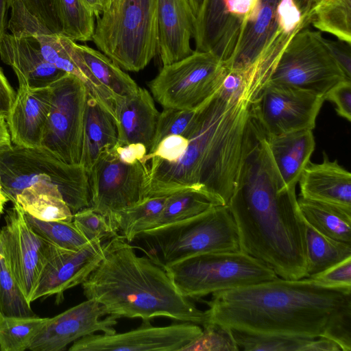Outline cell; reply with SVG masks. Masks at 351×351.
Masks as SVG:
<instances>
[{"mask_svg":"<svg viewBox=\"0 0 351 351\" xmlns=\"http://www.w3.org/2000/svg\"><path fill=\"white\" fill-rule=\"evenodd\" d=\"M159 40L158 52L162 66L179 61L193 50L195 18L188 0H158Z\"/></svg>","mask_w":351,"mask_h":351,"instance_id":"obj_21","label":"cell"},{"mask_svg":"<svg viewBox=\"0 0 351 351\" xmlns=\"http://www.w3.org/2000/svg\"><path fill=\"white\" fill-rule=\"evenodd\" d=\"M226 1L204 0L193 35L195 51H210L223 63L229 60L237 43L230 29Z\"/></svg>","mask_w":351,"mask_h":351,"instance_id":"obj_25","label":"cell"},{"mask_svg":"<svg viewBox=\"0 0 351 351\" xmlns=\"http://www.w3.org/2000/svg\"><path fill=\"white\" fill-rule=\"evenodd\" d=\"M103 250V258L82 286L86 299L98 302L106 315L207 324L206 311L178 291L166 270L138 256L121 236L104 242Z\"/></svg>","mask_w":351,"mask_h":351,"instance_id":"obj_4","label":"cell"},{"mask_svg":"<svg viewBox=\"0 0 351 351\" xmlns=\"http://www.w3.org/2000/svg\"><path fill=\"white\" fill-rule=\"evenodd\" d=\"M145 256L165 267L187 257L239 250L236 225L227 205L139 234L134 240Z\"/></svg>","mask_w":351,"mask_h":351,"instance_id":"obj_6","label":"cell"},{"mask_svg":"<svg viewBox=\"0 0 351 351\" xmlns=\"http://www.w3.org/2000/svg\"><path fill=\"white\" fill-rule=\"evenodd\" d=\"M25 214L29 226L38 234L62 248L78 250L89 241L73 221H43Z\"/></svg>","mask_w":351,"mask_h":351,"instance_id":"obj_36","label":"cell"},{"mask_svg":"<svg viewBox=\"0 0 351 351\" xmlns=\"http://www.w3.org/2000/svg\"><path fill=\"white\" fill-rule=\"evenodd\" d=\"M251 116L249 101L229 100L217 90L199 107L193 126L182 136L188 144L180 157L171 162L149 158L146 197L200 187L227 205L239 174Z\"/></svg>","mask_w":351,"mask_h":351,"instance_id":"obj_3","label":"cell"},{"mask_svg":"<svg viewBox=\"0 0 351 351\" xmlns=\"http://www.w3.org/2000/svg\"><path fill=\"white\" fill-rule=\"evenodd\" d=\"M26 9L47 28L56 34L62 33L59 0H21Z\"/></svg>","mask_w":351,"mask_h":351,"instance_id":"obj_42","label":"cell"},{"mask_svg":"<svg viewBox=\"0 0 351 351\" xmlns=\"http://www.w3.org/2000/svg\"><path fill=\"white\" fill-rule=\"evenodd\" d=\"M341 351L339 346L333 341L318 337L312 339L306 347V351Z\"/></svg>","mask_w":351,"mask_h":351,"instance_id":"obj_49","label":"cell"},{"mask_svg":"<svg viewBox=\"0 0 351 351\" xmlns=\"http://www.w3.org/2000/svg\"><path fill=\"white\" fill-rule=\"evenodd\" d=\"M301 8L309 16L310 12L315 5L321 0H297Z\"/></svg>","mask_w":351,"mask_h":351,"instance_id":"obj_53","label":"cell"},{"mask_svg":"<svg viewBox=\"0 0 351 351\" xmlns=\"http://www.w3.org/2000/svg\"><path fill=\"white\" fill-rule=\"evenodd\" d=\"M324 39L308 27L299 30L283 50L268 82L324 96L337 83L348 79Z\"/></svg>","mask_w":351,"mask_h":351,"instance_id":"obj_10","label":"cell"},{"mask_svg":"<svg viewBox=\"0 0 351 351\" xmlns=\"http://www.w3.org/2000/svg\"><path fill=\"white\" fill-rule=\"evenodd\" d=\"M49 86L51 105L41 147L66 163L80 165L86 88L79 78L69 73Z\"/></svg>","mask_w":351,"mask_h":351,"instance_id":"obj_12","label":"cell"},{"mask_svg":"<svg viewBox=\"0 0 351 351\" xmlns=\"http://www.w3.org/2000/svg\"><path fill=\"white\" fill-rule=\"evenodd\" d=\"M106 313L101 306L92 299L75 305L53 317H48L29 350L32 351H62L80 338L102 332H116L118 317Z\"/></svg>","mask_w":351,"mask_h":351,"instance_id":"obj_16","label":"cell"},{"mask_svg":"<svg viewBox=\"0 0 351 351\" xmlns=\"http://www.w3.org/2000/svg\"><path fill=\"white\" fill-rule=\"evenodd\" d=\"M0 57L17 77L19 86H48L66 73L49 63L31 37L5 34L0 41Z\"/></svg>","mask_w":351,"mask_h":351,"instance_id":"obj_20","label":"cell"},{"mask_svg":"<svg viewBox=\"0 0 351 351\" xmlns=\"http://www.w3.org/2000/svg\"><path fill=\"white\" fill-rule=\"evenodd\" d=\"M104 256L103 243L89 241L78 250L54 245L32 298L56 295V302L61 303L64 292L82 284L99 265Z\"/></svg>","mask_w":351,"mask_h":351,"instance_id":"obj_17","label":"cell"},{"mask_svg":"<svg viewBox=\"0 0 351 351\" xmlns=\"http://www.w3.org/2000/svg\"><path fill=\"white\" fill-rule=\"evenodd\" d=\"M199 107L191 110L163 108V110L159 113L155 133L147 155L152 154L164 138L174 134L184 136L192 127Z\"/></svg>","mask_w":351,"mask_h":351,"instance_id":"obj_39","label":"cell"},{"mask_svg":"<svg viewBox=\"0 0 351 351\" xmlns=\"http://www.w3.org/2000/svg\"><path fill=\"white\" fill-rule=\"evenodd\" d=\"M304 221L322 234L351 243V208L300 197Z\"/></svg>","mask_w":351,"mask_h":351,"instance_id":"obj_28","label":"cell"},{"mask_svg":"<svg viewBox=\"0 0 351 351\" xmlns=\"http://www.w3.org/2000/svg\"><path fill=\"white\" fill-rule=\"evenodd\" d=\"M325 43L337 64L345 75L351 79V47L350 44L341 40L324 39Z\"/></svg>","mask_w":351,"mask_h":351,"instance_id":"obj_46","label":"cell"},{"mask_svg":"<svg viewBox=\"0 0 351 351\" xmlns=\"http://www.w3.org/2000/svg\"><path fill=\"white\" fill-rule=\"evenodd\" d=\"M112 1V0H101L103 7H104V11L109 8Z\"/></svg>","mask_w":351,"mask_h":351,"instance_id":"obj_56","label":"cell"},{"mask_svg":"<svg viewBox=\"0 0 351 351\" xmlns=\"http://www.w3.org/2000/svg\"><path fill=\"white\" fill-rule=\"evenodd\" d=\"M188 1H189V3L190 5L191 9L192 10V12H193L195 18H196L202 8L204 0H188Z\"/></svg>","mask_w":351,"mask_h":351,"instance_id":"obj_54","label":"cell"},{"mask_svg":"<svg viewBox=\"0 0 351 351\" xmlns=\"http://www.w3.org/2000/svg\"><path fill=\"white\" fill-rule=\"evenodd\" d=\"M306 250L305 277L313 278L350 257L351 243L325 236L306 222Z\"/></svg>","mask_w":351,"mask_h":351,"instance_id":"obj_31","label":"cell"},{"mask_svg":"<svg viewBox=\"0 0 351 351\" xmlns=\"http://www.w3.org/2000/svg\"><path fill=\"white\" fill-rule=\"evenodd\" d=\"M239 349L247 351H306L312 339L248 333L231 329Z\"/></svg>","mask_w":351,"mask_h":351,"instance_id":"obj_38","label":"cell"},{"mask_svg":"<svg viewBox=\"0 0 351 351\" xmlns=\"http://www.w3.org/2000/svg\"><path fill=\"white\" fill-rule=\"evenodd\" d=\"M324 96L268 82L251 104L252 114L266 135L315 127Z\"/></svg>","mask_w":351,"mask_h":351,"instance_id":"obj_14","label":"cell"},{"mask_svg":"<svg viewBox=\"0 0 351 351\" xmlns=\"http://www.w3.org/2000/svg\"><path fill=\"white\" fill-rule=\"evenodd\" d=\"M218 205L224 204L203 188L182 189L167 197L163 209L151 229L187 219Z\"/></svg>","mask_w":351,"mask_h":351,"instance_id":"obj_29","label":"cell"},{"mask_svg":"<svg viewBox=\"0 0 351 351\" xmlns=\"http://www.w3.org/2000/svg\"><path fill=\"white\" fill-rule=\"evenodd\" d=\"M265 138L271 159L284 185L286 187L296 186L315 149L313 130H304L280 135L265 134Z\"/></svg>","mask_w":351,"mask_h":351,"instance_id":"obj_24","label":"cell"},{"mask_svg":"<svg viewBox=\"0 0 351 351\" xmlns=\"http://www.w3.org/2000/svg\"><path fill=\"white\" fill-rule=\"evenodd\" d=\"M48 317L8 316L0 313V350H29Z\"/></svg>","mask_w":351,"mask_h":351,"instance_id":"obj_34","label":"cell"},{"mask_svg":"<svg viewBox=\"0 0 351 351\" xmlns=\"http://www.w3.org/2000/svg\"><path fill=\"white\" fill-rule=\"evenodd\" d=\"M188 140L181 135H169L164 138L157 145L155 151L146 155L145 160L147 162L149 158H157L171 162L180 157L186 149Z\"/></svg>","mask_w":351,"mask_h":351,"instance_id":"obj_44","label":"cell"},{"mask_svg":"<svg viewBox=\"0 0 351 351\" xmlns=\"http://www.w3.org/2000/svg\"><path fill=\"white\" fill-rule=\"evenodd\" d=\"M88 173L90 206L110 223L116 212L146 197L149 183L147 162H125L113 147L98 156Z\"/></svg>","mask_w":351,"mask_h":351,"instance_id":"obj_11","label":"cell"},{"mask_svg":"<svg viewBox=\"0 0 351 351\" xmlns=\"http://www.w3.org/2000/svg\"><path fill=\"white\" fill-rule=\"evenodd\" d=\"M168 195L150 196L116 212L111 223L118 234L128 243L152 228L160 216Z\"/></svg>","mask_w":351,"mask_h":351,"instance_id":"obj_32","label":"cell"},{"mask_svg":"<svg viewBox=\"0 0 351 351\" xmlns=\"http://www.w3.org/2000/svg\"><path fill=\"white\" fill-rule=\"evenodd\" d=\"M202 327L201 334L181 351L240 350L230 328L213 322H208Z\"/></svg>","mask_w":351,"mask_h":351,"instance_id":"obj_40","label":"cell"},{"mask_svg":"<svg viewBox=\"0 0 351 351\" xmlns=\"http://www.w3.org/2000/svg\"><path fill=\"white\" fill-rule=\"evenodd\" d=\"M16 93L0 68V114L5 116L15 99Z\"/></svg>","mask_w":351,"mask_h":351,"instance_id":"obj_48","label":"cell"},{"mask_svg":"<svg viewBox=\"0 0 351 351\" xmlns=\"http://www.w3.org/2000/svg\"><path fill=\"white\" fill-rule=\"evenodd\" d=\"M311 278L332 285L351 287V256Z\"/></svg>","mask_w":351,"mask_h":351,"instance_id":"obj_45","label":"cell"},{"mask_svg":"<svg viewBox=\"0 0 351 351\" xmlns=\"http://www.w3.org/2000/svg\"><path fill=\"white\" fill-rule=\"evenodd\" d=\"M73 222L88 241L99 240L104 243L119 235L110 221L90 206L75 213Z\"/></svg>","mask_w":351,"mask_h":351,"instance_id":"obj_41","label":"cell"},{"mask_svg":"<svg viewBox=\"0 0 351 351\" xmlns=\"http://www.w3.org/2000/svg\"><path fill=\"white\" fill-rule=\"evenodd\" d=\"M62 33L76 42L92 40L95 15L84 0H59Z\"/></svg>","mask_w":351,"mask_h":351,"instance_id":"obj_35","label":"cell"},{"mask_svg":"<svg viewBox=\"0 0 351 351\" xmlns=\"http://www.w3.org/2000/svg\"><path fill=\"white\" fill-rule=\"evenodd\" d=\"M0 242L7 264L23 293L31 304L54 243L38 234L18 204L6 210L0 229Z\"/></svg>","mask_w":351,"mask_h":351,"instance_id":"obj_13","label":"cell"},{"mask_svg":"<svg viewBox=\"0 0 351 351\" xmlns=\"http://www.w3.org/2000/svg\"><path fill=\"white\" fill-rule=\"evenodd\" d=\"M89 9L96 18L99 17L104 12L101 0H84Z\"/></svg>","mask_w":351,"mask_h":351,"instance_id":"obj_52","label":"cell"},{"mask_svg":"<svg viewBox=\"0 0 351 351\" xmlns=\"http://www.w3.org/2000/svg\"><path fill=\"white\" fill-rule=\"evenodd\" d=\"M143 320L138 328L122 333L92 334L75 341L69 351H181L202 328L190 322L153 326Z\"/></svg>","mask_w":351,"mask_h":351,"instance_id":"obj_15","label":"cell"},{"mask_svg":"<svg viewBox=\"0 0 351 351\" xmlns=\"http://www.w3.org/2000/svg\"><path fill=\"white\" fill-rule=\"evenodd\" d=\"M51 105L49 86H19L6 116L12 144L25 147H41Z\"/></svg>","mask_w":351,"mask_h":351,"instance_id":"obj_18","label":"cell"},{"mask_svg":"<svg viewBox=\"0 0 351 351\" xmlns=\"http://www.w3.org/2000/svg\"><path fill=\"white\" fill-rule=\"evenodd\" d=\"M23 211L43 221H72L73 214L58 186L40 180L23 189L16 197Z\"/></svg>","mask_w":351,"mask_h":351,"instance_id":"obj_27","label":"cell"},{"mask_svg":"<svg viewBox=\"0 0 351 351\" xmlns=\"http://www.w3.org/2000/svg\"><path fill=\"white\" fill-rule=\"evenodd\" d=\"M8 201L9 200L4 194L0 184V216L3 213L5 205Z\"/></svg>","mask_w":351,"mask_h":351,"instance_id":"obj_55","label":"cell"},{"mask_svg":"<svg viewBox=\"0 0 351 351\" xmlns=\"http://www.w3.org/2000/svg\"><path fill=\"white\" fill-rule=\"evenodd\" d=\"M159 113L153 97L144 88L139 87L134 95L117 99L114 119L117 144L141 143L149 152Z\"/></svg>","mask_w":351,"mask_h":351,"instance_id":"obj_23","label":"cell"},{"mask_svg":"<svg viewBox=\"0 0 351 351\" xmlns=\"http://www.w3.org/2000/svg\"><path fill=\"white\" fill-rule=\"evenodd\" d=\"M320 163L311 161L298 180L303 198L351 208V174L337 160L323 154Z\"/></svg>","mask_w":351,"mask_h":351,"instance_id":"obj_22","label":"cell"},{"mask_svg":"<svg viewBox=\"0 0 351 351\" xmlns=\"http://www.w3.org/2000/svg\"><path fill=\"white\" fill-rule=\"evenodd\" d=\"M228 69L210 51L193 52L162 66L148 86L163 108L194 110L220 88Z\"/></svg>","mask_w":351,"mask_h":351,"instance_id":"obj_9","label":"cell"},{"mask_svg":"<svg viewBox=\"0 0 351 351\" xmlns=\"http://www.w3.org/2000/svg\"><path fill=\"white\" fill-rule=\"evenodd\" d=\"M295 187H286L273 162L265 134L252 115L239 174L227 204L239 250L284 279L306 276V222Z\"/></svg>","mask_w":351,"mask_h":351,"instance_id":"obj_1","label":"cell"},{"mask_svg":"<svg viewBox=\"0 0 351 351\" xmlns=\"http://www.w3.org/2000/svg\"><path fill=\"white\" fill-rule=\"evenodd\" d=\"M12 146L6 121V116L0 114V154L8 151Z\"/></svg>","mask_w":351,"mask_h":351,"instance_id":"obj_50","label":"cell"},{"mask_svg":"<svg viewBox=\"0 0 351 351\" xmlns=\"http://www.w3.org/2000/svg\"><path fill=\"white\" fill-rule=\"evenodd\" d=\"M12 0H0V41L7 34L8 29V13L10 9Z\"/></svg>","mask_w":351,"mask_h":351,"instance_id":"obj_51","label":"cell"},{"mask_svg":"<svg viewBox=\"0 0 351 351\" xmlns=\"http://www.w3.org/2000/svg\"><path fill=\"white\" fill-rule=\"evenodd\" d=\"M113 148L122 160L130 163L145 160V157L148 152L146 147L141 143H131L125 145H119L117 143Z\"/></svg>","mask_w":351,"mask_h":351,"instance_id":"obj_47","label":"cell"},{"mask_svg":"<svg viewBox=\"0 0 351 351\" xmlns=\"http://www.w3.org/2000/svg\"><path fill=\"white\" fill-rule=\"evenodd\" d=\"M158 0H112L97 18L92 40L122 70L138 72L158 52Z\"/></svg>","mask_w":351,"mask_h":351,"instance_id":"obj_5","label":"cell"},{"mask_svg":"<svg viewBox=\"0 0 351 351\" xmlns=\"http://www.w3.org/2000/svg\"><path fill=\"white\" fill-rule=\"evenodd\" d=\"M75 47L94 77L114 96L115 104L136 93L139 86L135 81L104 53L76 43Z\"/></svg>","mask_w":351,"mask_h":351,"instance_id":"obj_30","label":"cell"},{"mask_svg":"<svg viewBox=\"0 0 351 351\" xmlns=\"http://www.w3.org/2000/svg\"><path fill=\"white\" fill-rule=\"evenodd\" d=\"M325 100H328L335 105V110L339 116L351 121V80L344 79L332 88L324 95Z\"/></svg>","mask_w":351,"mask_h":351,"instance_id":"obj_43","label":"cell"},{"mask_svg":"<svg viewBox=\"0 0 351 351\" xmlns=\"http://www.w3.org/2000/svg\"><path fill=\"white\" fill-rule=\"evenodd\" d=\"M309 22L351 45V0H321L310 12Z\"/></svg>","mask_w":351,"mask_h":351,"instance_id":"obj_33","label":"cell"},{"mask_svg":"<svg viewBox=\"0 0 351 351\" xmlns=\"http://www.w3.org/2000/svg\"><path fill=\"white\" fill-rule=\"evenodd\" d=\"M206 303L207 323L253 334L324 337L351 350V287L278 277L214 293Z\"/></svg>","mask_w":351,"mask_h":351,"instance_id":"obj_2","label":"cell"},{"mask_svg":"<svg viewBox=\"0 0 351 351\" xmlns=\"http://www.w3.org/2000/svg\"><path fill=\"white\" fill-rule=\"evenodd\" d=\"M117 142L118 134L114 117L87 93L80 165L88 172L98 156L115 146Z\"/></svg>","mask_w":351,"mask_h":351,"instance_id":"obj_26","label":"cell"},{"mask_svg":"<svg viewBox=\"0 0 351 351\" xmlns=\"http://www.w3.org/2000/svg\"><path fill=\"white\" fill-rule=\"evenodd\" d=\"M40 180L58 186L73 214L90 206L88 173L82 165L66 163L43 147L13 145L0 154V184L12 204L23 189Z\"/></svg>","mask_w":351,"mask_h":351,"instance_id":"obj_7","label":"cell"},{"mask_svg":"<svg viewBox=\"0 0 351 351\" xmlns=\"http://www.w3.org/2000/svg\"><path fill=\"white\" fill-rule=\"evenodd\" d=\"M280 1H258L254 10L241 27L230 58L223 63L228 70L240 73L244 82L277 29V9Z\"/></svg>","mask_w":351,"mask_h":351,"instance_id":"obj_19","label":"cell"},{"mask_svg":"<svg viewBox=\"0 0 351 351\" xmlns=\"http://www.w3.org/2000/svg\"><path fill=\"white\" fill-rule=\"evenodd\" d=\"M164 269L178 291L193 300L278 277L267 265L240 250L193 255Z\"/></svg>","mask_w":351,"mask_h":351,"instance_id":"obj_8","label":"cell"},{"mask_svg":"<svg viewBox=\"0 0 351 351\" xmlns=\"http://www.w3.org/2000/svg\"><path fill=\"white\" fill-rule=\"evenodd\" d=\"M0 313L8 316L36 315L7 264L1 242Z\"/></svg>","mask_w":351,"mask_h":351,"instance_id":"obj_37","label":"cell"}]
</instances>
